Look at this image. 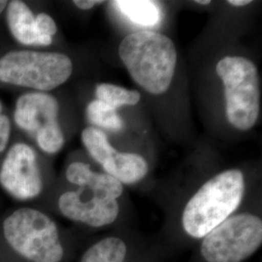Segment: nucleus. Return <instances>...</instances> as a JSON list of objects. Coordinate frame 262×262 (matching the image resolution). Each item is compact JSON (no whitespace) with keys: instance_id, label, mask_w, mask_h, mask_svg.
Segmentation results:
<instances>
[{"instance_id":"nucleus-11","label":"nucleus","mask_w":262,"mask_h":262,"mask_svg":"<svg viewBox=\"0 0 262 262\" xmlns=\"http://www.w3.org/2000/svg\"><path fill=\"white\" fill-rule=\"evenodd\" d=\"M0 185L20 201L33 199L41 193L43 181L36 154L31 147L18 143L10 149L0 168Z\"/></svg>"},{"instance_id":"nucleus-13","label":"nucleus","mask_w":262,"mask_h":262,"mask_svg":"<svg viewBox=\"0 0 262 262\" xmlns=\"http://www.w3.org/2000/svg\"><path fill=\"white\" fill-rule=\"evenodd\" d=\"M66 180L78 187H86L119 199L123 193V185L105 172H95L84 162L71 163L66 172Z\"/></svg>"},{"instance_id":"nucleus-9","label":"nucleus","mask_w":262,"mask_h":262,"mask_svg":"<svg viewBox=\"0 0 262 262\" xmlns=\"http://www.w3.org/2000/svg\"><path fill=\"white\" fill-rule=\"evenodd\" d=\"M164 256L159 243L118 231L89 245L79 262H162Z\"/></svg>"},{"instance_id":"nucleus-6","label":"nucleus","mask_w":262,"mask_h":262,"mask_svg":"<svg viewBox=\"0 0 262 262\" xmlns=\"http://www.w3.org/2000/svg\"><path fill=\"white\" fill-rule=\"evenodd\" d=\"M68 56L58 53L12 51L0 58V81L38 91H51L72 74Z\"/></svg>"},{"instance_id":"nucleus-2","label":"nucleus","mask_w":262,"mask_h":262,"mask_svg":"<svg viewBox=\"0 0 262 262\" xmlns=\"http://www.w3.org/2000/svg\"><path fill=\"white\" fill-rule=\"evenodd\" d=\"M119 55L131 78L152 94H164L170 86L176 63L174 43L159 32L142 30L124 38Z\"/></svg>"},{"instance_id":"nucleus-8","label":"nucleus","mask_w":262,"mask_h":262,"mask_svg":"<svg viewBox=\"0 0 262 262\" xmlns=\"http://www.w3.org/2000/svg\"><path fill=\"white\" fill-rule=\"evenodd\" d=\"M57 206L67 220L93 229L112 227L121 214L119 199L86 187L63 192Z\"/></svg>"},{"instance_id":"nucleus-18","label":"nucleus","mask_w":262,"mask_h":262,"mask_svg":"<svg viewBox=\"0 0 262 262\" xmlns=\"http://www.w3.org/2000/svg\"><path fill=\"white\" fill-rule=\"evenodd\" d=\"M11 125L8 117L2 112V104L0 102V152L5 150L10 138Z\"/></svg>"},{"instance_id":"nucleus-15","label":"nucleus","mask_w":262,"mask_h":262,"mask_svg":"<svg viewBox=\"0 0 262 262\" xmlns=\"http://www.w3.org/2000/svg\"><path fill=\"white\" fill-rule=\"evenodd\" d=\"M95 95L98 100L118 109L124 105H135L140 101L141 94L137 91H131L116 84H99L96 85Z\"/></svg>"},{"instance_id":"nucleus-5","label":"nucleus","mask_w":262,"mask_h":262,"mask_svg":"<svg viewBox=\"0 0 262 262\" xmlns=\"http://www.w3.org/2000/svg\"><path fill=\"white\" fill-rule=\"evenodd\" d=\"M225 85L228 122L239 130L253 128L259 114V84L256 66L241 56H226L216 64Z\"/></svg>"},{"instance_id":"nucleus-12","label":"nucleus","mask_w":262,"mask_h":262,"mask_svg":"<svg viewBox=\"0 0 262 262\" xmlns=\"http://www.w3.org/2000/svg\"><path fill=\"white\" fill-rule=\"evenodd\" d=\"M7 23L14 38L20 44L28 46H49L53 38L40 35L35 28V17L28 5L19 0L8 4Z\"/></svg>"},{"instance_id":"nucleus-10","label":"nucleus","mask_w":262,"mask_h":262,"mask_svg":"<svg viewBox=\"0 0 262 262\" xmlns=\"http://www.w3.org/2000/svg\"><path fill=\"white\" fill-rule=\"evenodd\" d=\"M82 141L90 155L105 173L120 181L122 185H134L146 178L148 162L137 154L119 152L109 143L103 131L88 127L82 132Z\"/></svg>"},{"instance_id":"nucleus-16","label":"nucleus","mask_w":262,"mask_h":262,"mask_svg":"<svg viewBox=\"0 0 262 262\" xmlns=\"http://www.w3.org/2000/svg\"><path fill=\"white\" fill-rule=\"evenodd\" d=\"M86 117L92 123L109 130H121L123 125L117 110L98 99L88 105Z\"/></svg>"},{"instance_id":"nucleus-1","label":"nucleus","mask_w":262,"mask_h":262,"mask_svg":"<svg viewBox=\"0 0 262 262\" xmlns=\"http://www.w3.org/2000/svg\"><path fill=\"white\" fill-rule=\"evenodd\" d=\"M245 191V176L239 169H228L207 180L183 208L178 233L165 247L164 253L194 247L205 235L238 211Z\"/></svg>"},{"instance_id":"nucleus-14","label":"nucleus","mask_w":262,"mask_h":262,"mask_svg":"<svg viewBox=\"0 0 262 262\" xmlns=\"http://www.w3.org/2000/svg\"><path fill=\"white\" fill-rule=\"evenodd\" d=\"M113 4L132 23L144 27L156 26L160 21L159 5L149 0H119Z\"/></svg>"},{"instance_id":"nucleus-21","label":"nucleus","mask_w":262,"mask_h":262,"mask_svg":"<svg viewBox=\"0 0 262 262\" xmlns=\"http://www.w3.org/2000/svg\"><path fill=\"white\" fill-rule=\"evenodd\" d=\"M8 5V2L5 0H0V14L3 12V10L6 8V6Z\"/></svg>"},{"instance_id":"nucleus-22","label":"nucleus","mask_w":262,"mask_h":262,"mask_svg":"<svg viewBox=\"0 0 262 262\" xmlns=\"http://www.w3.org/2000/svg\"><path fill=\"white\" fill-rule=\"evenodd\" d=\"M195 2L197 4H200V5H208V4L211 3L210 0H196Z\"/></svg>"},{"instance_id":"nucleus-19","label":"nucleus","mask_w":262,"mask_h":262,"mask_svg":"<svg viewBox=\"0 0 262 262\" xmlns=\"http://www.w3.org/2000/svg\"><path fill=\"white\" fill-rule=\"evenodd\" d=\"M73 3L80 9L89 10L92 9L95 5L102 4L103 1H101V0H98V1L97 0H75Z\"/></svg>"},{"instance_id":"nucleus-20","label":"nucleus","mask_w":262,"mask_h":262,"mask_svg":"<svg viewBox=\"0 0 262 262\" xmlns=\"http://www.w3.org/2000/svg\"><path fill=\"white\" fill-rule=\"evenodd\" d=\"M250 3H252L251 0H229L228 1V4H230L232 6H236V7H243Z\"/></svg>"},{"instance_id":"nucleus-17","label":"nucleus","mask_w":262,"mask_h":262,"mask_svg":"<svg viewBox=\"0 0 262 262\" xmlns=\"http://www.w3.org/2000/svg\"><path fill=\"white\" fill-rule=\"evenodd\" d=\"M35 28L40 35L47 37L53 38L57 30L55 20L46 13H41L35 18Z\"/></svg>"},{"instance_id":"nucleus-4","label":"nucleus","mask_w":262,"mask_h":262,"mask_svg":"<svg viewBox=\"0 0 262 262\" xmlns=\"http://www.w3.org/2000/svg\"><path fill=\"white\" fill-rule=\"evenodd\" d=\"M261 245V216L236 212L194 245L190 262H245Z\"/></svg>"},{"instance_id":"nucleus-3","label":"nucleus","mask_w":262,"mask_h":262,"mask_svg":"<svg viewBox=\"0 0 262 262\" xmlns=\"http://www.w3.org/2000/svg\"><path fill=\"white\" fill-rule=\"evenodd\" d=\"M10 247L29 262H62L66 247L56 222L32 208H20L3 223Z\"/></svg>"},{"instance_id":"nucleus-7","label":"nucleus","mask_w":262,"mask_h":262,"mask_svg":"<svg viewBox=\"0 0 262 262\" xmlns=\"http://www.w3.org/2000/svg\"><path fill=\"white\" fill-rule=\"evenodd\" d=\"M57 115L58 103L54 96L44 93H28L18 99L14 119L21 129L35 135L41 150L56 154L64 144Z\"/></svg>"}]
</instances>
